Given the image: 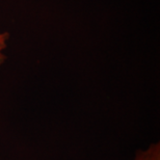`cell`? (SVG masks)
Wrapping results in <instances>:
<instances>
[{"instance_id":"obj_1","label":"cell","mask_w":160,"mask_h":160,"mask_svg":"<svg viewBox=\"0 0 160 160\" xmlns=\"http://www.w3.org/2000/svg\"><path fill=\"white\" fill-rule=\"evenodd\" d=\"M131 160H160V142H151L146 148L137 150Z\"/></svg>"},{"instance_id":"obj_2","label":"cell","mask_w":160,"mask_h":160,"mask_svg":"<svg viewBox=\"0 0 160 160\" xmlns=\"http://www.w3.org/2000/svg\"><path fill=\"white\" fill-rule=\"evenodd\" d=\"M8 33L2 32L0 31V66L5 62L6 55L4 53L5 49L8 48Z\"/></svg>"}]
</instances>
